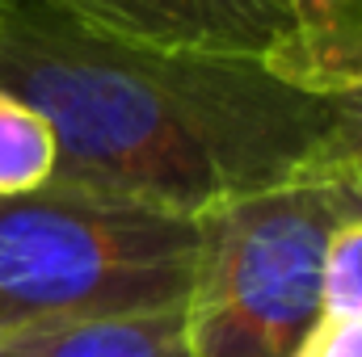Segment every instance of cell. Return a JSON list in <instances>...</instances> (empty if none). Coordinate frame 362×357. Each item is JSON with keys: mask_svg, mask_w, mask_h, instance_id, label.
I'll list each match as a JSON object with an SVG mask.
<instances>
[{"mask_svg": "<svg viewBox=\"0 0 362 357\" xmlns=\"http://www.w3.org/2000/svg\"><path fill=\"white\" fill-rule=\"evenodd\" d=\"M0 357H189L177 307L38 320L0 332Z\"/></svg>", "mask_w": 362, "mask_h": 357, "instance_id": "5b68a950", "label": "cell"}, {"mask_svg": "<svg viewBox=\"0 0 362 357\" xmlns=\"http://www.w3.org/2000/svg\"><path fill=\"white\" fill-rule=\"evenodd\" d=\"M308 177H362V85L337 97V126L320 143Z\"/></svg>", "mask_w": 362, "mask_h": 357, "instance_id": "ba28073f", "label": "cell"}, {"mask_svg": "<svg viewBox=\"0 0 362 357\" xmlns=\"http://www.w3.org/2000/svg\"><path fill=\"white\" fill-rule=\"evenodd\" d=\"M358 214L350 177H299L198 214L181 298L189 357H295L320 315L325 248Z\"/></svg>", "mask_w": 362, "mask_h": 357, "instance_id": "3957f363", "label": "cell"}, {"mask_svg": "<svg viewBox=\"0 0 362 357\" xmlns=\"http://www.w3.org/2000/svg\"><path fill=\"white\" fill-rule=\"evenodd\" d=\"M105 38L257 63L299 89L362 85V0H42Z\"/></svg>", "mask_w": 362, "mask_h": 357, "instance_id": "277c9868", "label": "cell"}, {"mask_svg": "<svg viewBox=\"0 0 362 357\" xmlns=\"http://www.w3.org/2000/svg\"><path fill=\"white\" fill-rule=\"evenodd\" d=\"M337 4H358V0H337Z\"/></svg>", "mask_w": 362, "mask_h": 357, "instance_id": "8fae6325", "label": "cell"}, {"mask_svg": "<svg viewBox=\"0 0 362 357\" xmlns=\"http://www.w3.org/2000/svg\"><path fill=\"white\" fill-rule=\"evenodd\" d=\"M59 139L38 105L0 89V198L42 189L55 177Z\"/></svg>", "mask_w": 362, "mask_h": 357, "instance_id": "8992f818", "label": "cell"}, {"mask_svg": "<svg viewBox=\"0 0 362 357\" xmlns=\"http://www.w3.org/2000/svg\"><path fill=\"white\" fill-rule=\"evenodd\" d=\"M0 4H4V0H0Z\"/></svg>", "mask_w": 362, "mask_h": 357, "instance_id": "7c38bea8", "label": "cell"}, {"mask_svg": "<svg viewBox=\"0 0 362 357\" xmlns=\"http://www.w3.org/2000/svg\"><path fill=\"white\" fill-rule=\"evenodd\" d=\"M354 181V193H358V210H362V177H350Z\"/></svg>", "mask_w": 362, "mask_h": 357, "instance_id": "30bf717a", "label": "cell"}, {"mask_svg": "<svg viewBox=\"0 0 362 357\" xmlns=\"http://www.w3.org/2000/svg\"><path fill=\"white\" fill-rule=\"evenodd\" d=\"M0 89L55 126L51 181L185 219L308 177L337 126V97L257 63L131 47L42 0L0 4Z\"/></svg>", "mask_w": 362, "mask_h": 357, "instance_id": "6da1fadb", "label": "cell"}, {"mask_svg": "<svg viewBox=\"0 0 362 357\" xmlns=\"http://www.w3.org/2000/svg\"><path fill=\"white\" fill-rule=\"evenodd\" d=\"M198 219L47 181L0 198V332L38 320L177 307Z\"/></svg>", "mask_w": 362, "mask_h": 357, "instance_id": "7a4b0ae2", "label": "cell"}, {"mask_svg": "<svg viewBox=\"0 0 362 357\" xmlns=\"http://www.w3.org/2000/svg\"><path fill=\"white\" fill-rule=\"evenodd\" d=\"M320 311L362 315V210L341 219L325 248L320 273Z\"/></svg>", "mask_w": 362, "mask_h": 357, "instance_id": "52a82bcc", "label": "cell"}, {"mask_svg": "<svg viewBox=\"0 0 362 357\" xmlns=\"http://www.w3.org/2000/svg\"><path fill=\"white\" fill-rule=\"evenodd\" d=\"M295 357H362V315L320 311Z\"/></svg>", "mask_w": 362, "mask_h": 357, "instance_id": "9c48e42d", "label": "cell"}]
</instances>
